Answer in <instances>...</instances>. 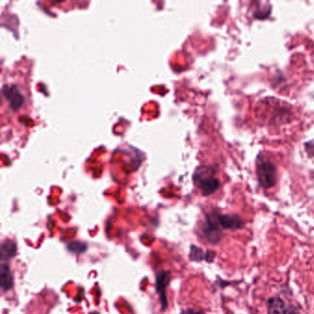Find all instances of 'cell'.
<instances>
[{"label": "cell", "mask_w": 314, "mask_h": 314, "mask_svg": "<svg viewBox=\"0 0 314 314\" xmlns=\"http://www.w3.org/2000/svg\"><path fill=\"white\" fill-rule=\"evenodd\" d=\"M215 170L201 166L196 169L194 174V182L204 196H208L220 188V182L215 177Z\"/></svg>", "instance_id": "6da1fadb"}, {"label": "cell", "mask_w": 314, "mask_h": 314, "mask_svg": "<svg viewBox=\"0 0 314 314\" xmlns=\"http://www.w3.org/2000/svg\"><path fill=\"white\" fill-rule=\"evenodd\" d=\"M256 177L260 186L269 189L276 182V167L273 162L261 156L256 160Z\"/></svg>", "instance_id": "7a4b0ae2"}, {"label": "cell", "mask_w": 314, "mask_h": 314, "mask_svg": "<svg viewBox=\"0 0 314 314\" xmlns=\"http://www.w3.org/2000/svg\"><path fill=\"white\" fill-rule=\"evenodd\" d=\"M202 232L204 238L211 244H220L223 238V233L221 232V228L216 223L213 213L206 216V220L204 222Z\"/></svg>", "instance_id": "3957f363"}, {"label": "cell", "mask_w": 314, "mask_h": 314, "mask_svg": "<svg viewBox=\"0 0 314 314\" xmlns=\"http://www.w3.org/2000/svg\"><path fill=\"white\" fill-rule=\"evenodd\" d=\"M216 221L221 230L236 232L244 227V222L236 214H220L213 212Z\"/></svg>", "instance_id": "277c9868"}, {"label": "cell", "mask_w": 314, "mask_h": 314, "mask_svg": "<svg viewBox=\"0 0 314 314\" xmlns=\"http://www.w3.org/2000/svg\"><path fill=\"white\" fill-rule=\"evenodd\" d=\"M268 314H300V310L294 305L286 306V303L281 298L274 296L269 298L266 302Z\"/></svg>", "instance_id": "5b68a950"}, {"label": "cell", "mask_w": 314, "mask_h": 314, "mask_svg": "<svg viewBox=\"0 0 314 314\" xmlns=\"http://www.w3.org/2000/svg\"><path fill=\"white\" fill-rule=\"evenodd\" d=\"M3 94L13 110L20 109L24 102V95L15 85H6L3 87Z\"/></svg>", "instance_id": "8992f818"}, {"label": "cell", "mask_w": 314, "mask_h": 314, "mask_svg": "<svg viewBox=\"0 0 314 314\" xmlns=\"http://www.w3.org/2000/svg\"><path fill=\"white\" fill-rule=\"evenodd\" d=\"M169 281L170 276L168 272H162V273L158 274L156 288H157L158 292L160 296L163 310L167 307V304H168L167 298H166V294H165V290H166V286L169 284Z\"/></svg>", "instance_id": "52a82bcc"}, {"label": "cell", "mask_w": 314, "mask_h": 314, "mask_svg": "<svg viewBox=\"0 0 314 314\" xmlns=\"http://www.w3.org/2000/svg\"><path fill=\"white\" fill-rule=\"evenodd\" d=\"M0 285L4 291L10 290L13 286V278L8 264H2L0 268Z\"/></svg>", "instance_id": "ba28073f"}, {"label": "cell", "mask_w": 314, "mask_h": 314, "mask_svg": "<svg viewBox=\"0 0 314 314\" xmlns=\"http://www.w3.org/2000/svg\"><path fill=\"white\" fill-rule=\"evenodd\" d=\"M17 246L14 242L10 240H6L1 245V259L6 260L16 256Z\"/></svg>", "instance_id": "9c48e42d"}, {"label": "cell", "mask_w": 314, "mask_h": 314, "mask_svg": "<svg viewBox=\"0 0 314 314\" xmlns=\"http://www.w3.org/2000/svg\"><path fill=\"white\" fill-rule=\"evenodd\" d=\"M206 252H204V250H202L201 248H199L198 246L192 245L191 248H190L189 258H190V260L194 261V262H201L203 260L206 261Z\"/></svg>", "instance_id": "30bf717a"}, {"label": "cell", "mask_w": 314, "mask_h": 314, "mask_svg": "<svg viewBox=\"0 0 314 314\" xmlns=\"http://www.w3.org/2000/svg\"><path fill=\"white\" fill-rule=\"evenodd\" d=\"M68 249L70 252H72L80 254V252H83L86 250V249H87V245L85 244H83V242H71L70 244H68Z\"/></svg>", "instance_id": "8fae6325"}, {"label": "cell", "mask_w": 314, "mask_h": 314, "mask_svg": "<svg viewBox=\"0 0 314 314\" xmlns=\"http://www.w3.org/2000/svg\"><path fill=\"white\" fill-rule=\"evenodd\" d=\"M216 256V254L215 250H206V262H210V264L214 262Z\"/></svg>", "instance_id": "7c38bea8"}, {"label": "cell", "mask_w": 314, "mask_h": 314, "mask_svg": "<svg viewBox=\"0 0 314 314\" xmlns=\"http://www.w3.org/2000/svg\"><path fill=\"white\" fill-rule=\"evenodd\" d=\"M204 314V312H196V310H188L186 314Z\"/></svg>", "instance_id": "4fadbf2b"}]
</instances>
